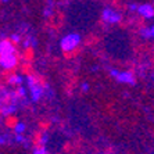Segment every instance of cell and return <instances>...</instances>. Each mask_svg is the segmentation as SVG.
I'll return each mask as SVG.
<instances>
[{
  "label": "cell",
  "mask_w": 154,
  "mask_h": 154,
  "mask_svg": "<svg viewBox=\"0 0 154 154\" xmlns=\"http://www.w3.org/2000/svg\"><path fill=\"white\" fill-rule=\"evenodd\" d=\"M79 43H81V36L78 33H69V35L64 36L63 39H61V49L63 51H72L74 49H76Z\"/></svg>",
  "instance_id": "obj_1"
},
{
  "label": "cell",
  "mask_w": 154,
  "mask_h": 154,
  "mask_svg": "<svg viewBox=\"0 0 154 154\" xmlns=\"http://www.w3.org/2000/svg\"><path fill=\"white\" fill-rule=\"evenodd\" d=\"M18 64L17 51L11 54H0V65L4 69H13Z\"/></svg>",
  "instance_id": "obj_2"
},
{
  "label": "cell",
  "mask_w": 154,
  "mask_h": 154,
  "mask_svg": "<svg viewBox=\"0 0 154 154\" xmlns=\"http://www.w3.org/2000/svg\"><path fill=\"white\" fill-rule=\"evenodd\" d=\"M28 85H29V89H31V93H32V100L36 101L39 100L40 96L43 93V88L38 81H36L35 76H28Z\"/></svg>",
  "instance_id": "obj_3"
},
{
  "label": "cell",
  "mask_w": 154,
  "mask_h": 154,
  "mask_svg": "<svg viewBox=\"0 0 154 154\" xmlns=\"http://www.w3.org/2000/svg\"><path fill=\"white\" fill-rule=\"evenodd\" d=\"M110 75L114 76L118 82H122V83L135 85V82H136L131 72H122V71H117V69H111V71H110Z\"/></svg>",
  "instance_id": "obj_4"
},
{
  "label": "cell",
  "mask_w": 154,
  "mask_h": 154,
  "mask_svg": "<svg viewBox=\"0 0 154 154\" xmlns=\"http://www.w3.org/2000/svg\"><path fill=\"white\" fill-rule=\"evenodd\" d=\"M103 20L107 22H111V24H115V22L121 21V14L114 10H111V8H106V10L103 11Z\"/></svg>",
  "instance_id": "obj_5"
},
{
  "label": "cell",
  "mask_w": 154,
  "mask_h": 154,
  "mask_svg": "<svg viewBox=\"0 0 154 154\" xmlns=\"http://www.w3.org/2000/svg\"><path fill=\"white\" fill-rule=\"evenodd\" d=\"M137 13L140 15H143L144 18H153L154 17V7L150 4H143L137 7Z\"/></svg>",
  "instance_id": "obj_6"
},
{
  "label": "cell",
  "mask_w": 154,
  "mask_h": 154,
  "mask_svg": "<svg viewBox=\"0 0 154 154\" xmlns=\"http://www.w3.org/2000/svg\"><path fill=\"white\" fill-rule=\"evenodd\" d=\"M7 82L10 83V85H15V86H20L22 83V78L18 75H11L10 78L7 79Z\"/></svg>",
  "instance_id": "obj_7"
},
{
  "label": "cell",
  "mask_w": 154,
  "mask_h": 154,
  "mask_svg": "<svg viewBox=\"0 0 154 154\" xmlns=\"http://www.w3.org/2000/svg\"><path fill=\"white\" fill-rule=\"evenodd\" d=\"M24 131H25V125L21 124V122H18L17 125H15V133H17V135H21Z\"/></svg>",
  "instance_id": "obj_8"
},
{
  "label": "cell",
  "mask_w": 154,
  "mask_h": 154,
  "mask_svg": "<svg viewBox=\"0 0 154 154\" xmlns=\"http://www.w3.org/2000/svg\"><path fill=\"white\" fill-rule=\"evenodd\" d=\"M142 35L144 38H150L151 36V29H142Z\"/></svg>",
  "instance_id": "obj_9"
},
{
  "label": "cell",
  "mask_w": 154,
  "mask_h": 154,
  "mask_svg": "<svg viewBox=\"0 0 154 154\" xmlns=\"http://www.w3.org/2000/svg\"><path fill=\"white\" fill-rule=\"evenodd\" d=\"M33 154H47V151L45 147H42V149H36V150L33 151Z\"/></svg>",
  "instance_id": "obj_10"
},
{
  "label": "cell",
  "mask_w": 154,
  "mask_h": 154,
  "mask_svg": "<svg viewBox=\"0 0 154 154\" xmlns=\"http://www.w3.org/2000/svg\"><path fill=\"white\" fill-rule=\"evenodd\" d=\"M137 7H139V6H136V4H129V8H131V10H136L137 11Z\"/></svg>",
  "instance_id": "obj_11"
},
{
  "label": "cell",
  "mask_w": 154,
  "mask_h": 154,
  "mask_svg": "<svg viewBox=\"0 0 154 154\" xmlns=\"http://www.w3.org/2000/svg\"><path fill=\"white\" fill-rule=\"evenodd\" d=\"M82 88H83V90H88V89H89V85H88V83H83Z\"/></svg>",
  "instance_id": "obj_12"
},
{
  "label": "cell",
  "mask_w": 154,
  "mask_h": 154,
  "mask_svg": "<svg viewBox=\"0 0 154 154\" xmlns=\"http://www.w3.org/2000/svg\"><path fill=\"white\" fill-rule=\"evenodd\" d=\"M151 36H153V38H154V26H151Z\"/></svg>",
  "instance_id": "obj_13"
},
{
  "label": "cell",
  "mask_w": 154,
  "mask_h": 154,
  "mask_svg": "<svg viewBox=\"0 0 154 154\" xmlns=\"http://www.w3.org/2000/svg\"><path fill=\"white\" fill-rule=\"evenodd\" d=\"M2 2H7V0H2Z\"/></svg>",
  "instance_id": "obj_14"
},
{
  "label": "cell",
  "mask_w": 154,
  "mask_h": 154,
  "mask_svg": "<svg viewBox=\"0 0 154 154\" xmlns=\"http://www.w3.org/2000/svg\"><path fill=\"white\" fill-rule=\"evenodd\" d=\"M0 89H2V86H0Z\"/></svg>",
  "instance_id": "obj_15"
}]
</instances>
